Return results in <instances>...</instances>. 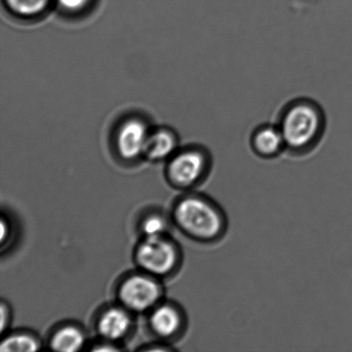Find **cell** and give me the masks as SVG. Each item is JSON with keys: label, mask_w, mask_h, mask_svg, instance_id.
I'll use <instances>...</instances> for the list:
<instances>
[{"label": "cell", "mask_w": 352, "mask_h": 352, "mask_svg": "<svg viewBox=\"0 0 352 352\" xmlns=\"http://www.w3.org/2000/svg\"><path fill=\"white\" fill-rule=\"evenodd\" d=\"M173 219L186 237L202 244L219 243L229 230L226 210L212 197L201 192H189L179 198Z\"/></svg>", "instance_id": "obj_1"}, {"label": "cell", "mask_w": 352, "mask_h": 352, "mask_svg": "<svg viewBox=\"0 0 352 352\" xmlns=\"http://www.w3.org/2000/svg\"><path fill=\"white\" fill-rule=\"evenodd\" d=\"M278 127L286 149L295 154L308 153L322 135V112L315 103L300 100L291 103L283 113Z\"/></svg>", "instance_id": "obj_2"}, {"label": "cell", "mask_w": 352, "mask_h": 352, "mask_svg": "<svg viewBox=\"0 0 352 352\" xmlns=\"http://www.w3.org/2000/svg\"><path fill=\"white\" fill-rule=\"evenodd\" d=\"M212 170V158L206 150L191 148L175 155L168 164V177L175 188L191 190L205 182Z\"/></svg>", "instance_id": "obj_3"}, {"label": "cell", "mask_w": 352, "mask_h": 352, "mask_svg": "<svg viewBox=\"0 0 352 352\" xmlns=\"http://www.w3.org/2000/svg\"><path fill=\"white\" fill-rule=\"evenodd\" d=\"M137 264L154 276H166L178 268L182 255L176 244L165 236L144 237L136 250Z\"/></svg>", "instance_id": "obj_4"}, {"label": "cell", "mask_w": 352, "mask_h": 352, "mask_svg": "<svg viewBox=\"0 0 352 352\" xmlns=\"http://www.w3.org/2000/svg\"><path fill=\"white\" fill-rule=\"evenodd\" d=\"M161 296L160 285L148 275H132L124 280L119 289L120 302L134 312H144L154 308Z\"/></svg>", "instance_id": "obj_5"}, {"label": "cell", "mask_w": 352, "mask_h": 352, "mask_svg": "<svg viewBox=\"0 0 352 352\" xmlns=\"http://www.w3.org/2000/svg\"><path fill=\"white\" fill-rule=\"evenodd\" d=\"M150 133L146 124L140 120H129L120 127L117 134V150L125 160L144 156Z\"/></svg>", "instance_id": "obj_6"}, {"label": "cell", "mask_w": 352, "mask_h": 352, "mask_svg": "<svg viewBox=\"0 0 352 352\" xmlns=\"http://www.w3.org/2000/svg\"><path fill=\"white\" fill-rule=\"evenodd\" d=\"M151 330L158 336L171 339L183 332L186 326L184 314L177 307L164 305L157 307L150 317Z\"/></svg>", "instance_id": "obj_7"}, {"label": "cell", "mask_w": 352, "mask_h": 352, "mask_svg": "<svg viewBox=\"0 0 352 352\" xmlns=\"http://www.w3.org/2000/svg\"><path fill=\"white\" fill-rule=\"evenodd\" d=\"M132 319L126 309L113 307L106 309L98 320V331L103 339L109 341L122 340L129 333Z\"/></svg>", "instance_id": "obj_8"}, {"label": "cell", "mask_w": 352, "mask_h": 352, "mask_svg": "<svg viewBox=\"0 0 352 352\" xmlns=\"http://www.w3.org/2000/svg\"><path fill=\"white\" fill-rule=\"evenodd\" d=\"M252 147L255 154L263 158H274L286 149L280 129L272 126H261L255 131Z\"/></svg>", "instance_id": "obj_9"}, {"label": "cell", "mask_w": 352, "mask_h": 352, "mask_svg": "<svg viewBox=\"0 0 352 352\" xmlns=\"http://www.w3.org/2000/svg\"><path fill=\"white\" fill-rule=\"evenodd\" d=\"M177 142L173 133L166 129L150 133L144 156L151 161H160L170 157L175 151Z\"/></svg>", "instance_id": "obj_10"}, {"label": "cell", "mask_w": 352, "mask_h": 352, "mask_svg": "<svg viewBox=\"0 0 352 352\" xmlns=\"http://www.w3.org/2000/svg\"><path fill=\"white\" fill-rule=\"evenodd\" d=\"M85 336L81 329L75 326H65L54 333L50 341L52 349L60 352L80 351L85 346Z\"/></svg>", "instance_id": "obj_11"}, {"label": "cell", "mask_w": 352, "mask_h": 352, "mask_svg": "<svg viewBox=\"0 0 352 352\" xmlns=\"http://www.w3.org/2000/svg\"><path fill=\"white\" fill-rule=\"evenodd\" d=\"M40 349V344L32 336L26 333L12 334L0 343L1 352H31Z\"/></svg>", "instance_id": "obj_12"}, {"label": "cell", "mask_w": 352, "mask_h": 352, "mask_svg": "<svg viewBox=\"0 0 352 352\" xmlns=\"http://www.w3.org/2000/svg\"><path fill=\"white\" fill-rule=\"evenodd\" d=\"M50 0H6L8 8L16 15L34 16L46 10Z\"/></svg>", "instance_id": "obj_13"}, {"label": "cell", "mask_w": 352, "mask_h": 352, "mask_svg": "<svg viewBox=\"0 0 352 352\" xmlns=\"http://www.w3.org/2000/svg\"><path fill=\"white\" fill-rule=\"evenodd\" d=\"M168 226L163 217L151 215L146 217L141 224L144 237L162 236L166 234Z\"/></svg>", "instance_id": "obj_14"}, {"label": "cell", "mask_w": 352, "mask_h": 352, "mask_svg": "<svg viewBox=\"0 0 352 352\" xmlns=\"http://www.w3.org/2000/svg\"><path fill=\"white\" fill-rule=\"evenodd\" d=\"M62 8L69 12H78L88 5L89 0H58Z\"/></svg>", "instance_id": "obj_15"}, {"label": "cell", "mask_w": 352, "mask_h": 352, "mask_svg": "<svg viewBox=\"0 0 352 352\" xmlns=\"http://www.w3.org/2000/svg\"><path fill=\"white\" fill-rule=\"evenodd\" d=\"M1 227H2L1 243H2V246L3 247V245H5L6 243H9L8 241H9L10 237V229H12V227H10V226L9 221H6L5 219H3V217L2 219Z\"/></svg>", "instance_id": "obj_16"}, {"label": "cell", "mask_w": 352, "mask_h": 352, "mask_svg": "<svg viewBox=\"0 0 352 352\" xmlns=\"http://www.w3.org/2000/svg\"><path fill=\"white\" fill-rule=\"evenodd\" d=\"M1 331L3 332L6 327H8L10 322V309L5 302H2L1 305Z\"/></svg>", "instance_id": "obj_17"}, {"label": "cell", "mask_w": 352, "mask_h": 352, "mask_svg": "<svg viewBox=\"0 0 352 352\" xmlns=\"http://www.w3.org/2000/svg\"><path fill=\"white\" fill-rule=\"evenodd\" d=\"M95 351H118L116 347H113L111 344H100L98 347H96Z\"/></svg>", "instance_id": "obj_18"}]
</instances>
